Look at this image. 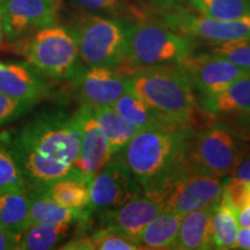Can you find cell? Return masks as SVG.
Here are the masks:
<instances>
[{
  "label": "cell",
  "instance_id": "8fae6325",
  "mask_svg": "<svg viewBox=\"0 0 250 250\" xmlns=\"http://www.w3.org/2000/svg\"><path fill=\"white\" fill-rule=\"evenodd\" d=\"M59 0H0L5 36L20 40L31 30L56 24Z\"/></svg>",
  "mask_w": 250,
  "mask_h": 250
},
{
  "label": "cell",
  "instance_id": "5bb4252c",
  "mask_svg": "<svg viewBox=\"0 0 250 250\" xmlns=\"http://www.w3.org/2000/svg\"><path fill=\"white\" fill-rule=\"evenodd\" d=\"M74 81L83 104L92 108L111 107L130 89L127 77L112 67L89 66L88 70H81Z\"/></svg>",
  "mask_w": 250,
  "mask_h": 250
},
{
  "label": "cell",
  "instance_id": "f1b7e54d",
  "mask_svg": "<svg viewBox=\"0 0 250 250\" xmlns=\"http://www.w3.org/2000/svg\"><path fill=\"white\" fill-rule=\"evenodd\" d=\"M9 189H27V183L14 156L0 143V191Z\"/></svg>",
  "mask_w": 250,
  "mask_h": 250
},
{
  "label": "cell",
  "instance_id": "30bf717a",
  "mask_svg": "<svg viewBox=\"0 0 250 250\" xmlns=\"http://www.w3.org/2000/svg\"><path fill=\"white\" fill-rule=\"evenodd\" d=\"M165 23L182 35L198 37L215 44L250 39V15L232 20H219L203 14L175 11L166 15Z\"/></svg>",
  "mask_w": 250,
  "mask_h": 250
},
{
  "label": "cell",
  "instance_id": "cb8c5ba5",
  "mask_svg": "<svg viewBox=\"0 0 250 250\" xmlns=\"http://www.w3.org/2000/svg\"><path fill=\"white\" fill-rule=\"evenodd\" d=\"M46 191L59 205L70 210H85L89 204V183L73 173L55 181Z\"/></svg>",
  "mask_w": 250,
  "mask_h": 250
},
{
  "label": "cell",
  "instance_id": "3957f363",
  "mask_svg": "<svg viewBox=\"0 0 250 250\" xmlns=\"http://www.w3.org/2000/svg\"><path fill=\"white\" fill-rule=\"evenodd\" d=\"M127 80L130 89L152 108L182 127L193 126L198 104L191 83L179 65L143 67Z\"/></svg>",
  "mask_w": 250,
  "mask_h": 250
},
{
  "label": "cell",
  "instance_id": "74e56055",
  "mask_svg": "<svg viewBox=\"0 0 250 250\" xmlns=\"http://www.w3.org/2000/svg\"><path fill=\"white\" fill-rule=\"evenodd\" d=\"M239 226H250V205L237 212Z\"/></svg>",
  "mask_w": 250,
  "mask_h": 250
},
{
  "label": "cell",
  "instance_id": "7402d4cb",
  "mask_svg": "<svg viewBox=\"0 0 250 250\" xmlns=\"http://www.w3.org/2000/svg\"><path fill=\"white\" fill-rule=\"evenodd\" d=\"M0 224L18 235L30 226L27 189L0 191Z\"/></svg>",
  "mask_w": 250,
  "mask_h": 250
},
{
  "label": "cell",
  "instance_id": "6da1fadb",
  "mask_svg": "<svg viewBox=\"0 0 250 250\" xmlns=\"http://www.w3.org/2000/svg\"><path fill=\"white\" fill-rule=\"evenodd\" d=\"M81 126L73 115L51 111L37 115L8 136L7 148L29 188H44L70 173L80 148Z\"/></svg>",
  "mask_w": 250,
  "mask_h": 250
},
{
  "label": "cell",
  "instance_id": "ba28073f",
  "mask_svg": "<svg viewBox=\"0 0 250 250\" xmlns=\"http://www.w3.org/2000/svg\"><path fill=\"white\" fill-rule=\"evenodd\" d=\"M225 182L220 177L196 170L188 166L149 196L159 199L166 208L181 215L208 208L220 202Z\"/></svg>",
  "mask_w": 250,
  "mask_h": 250
},
{
  "label": "cell",
  "instance_id": "e575fe53",
  "mask_svg": "<svg viewBox=\"0 0 250 250\" xmlns=\"http://www.w3.org/2000/svg\"><path fill=\"white\" fill-rule=\"evenodd\" d=\"M20 249V235L12 233L0 224V250Z\"/></svg>",
  "mask_w": 250,
  "mask_h": 250
},
{
  "label": "cell",
  "instance_id": "44dd1931",
  "mask_svg": "<svg viewBox=\"0 0 250 250\" xmlns=\"http://www.w3.org/2000/svg\"><path fill=\"white\" fill-rule=\"evenodd\" d=\"M181 220L182 215L180 213L165 208L140 234L139 245L143 249H174Z\"/></svg>",
  "mask_w": 250,
  "mask_h": 250
},
{
  "label": "cell",
  "instance_id": "603a6c76",
  "mask_svg": "<svg viewBox=\"0 0 250 250\" xmlns=\"http://www.w3.org/2000/svg\"><path fill=\"white\" fill-rule=\"evenodd\" d=\"M93 110L94 116L110 145L112 156L140 131L136 125L124 120L112 107H96Z\"/></svg>",
  "mask_w": 250,
  "mask_h": 250
},
{
  "label": "cell",
  "instance_id": "484cf974",
  "mask_svg": "<svg viewBox=\"0 0 250 250\" xmlns=\"http://www.w3.org/2000/svg\"><path fill=\"white\" fill-rule=\"evenodd\" d=\"M72 224L30 225L20 235V249L48 250L55 248L68 236Z\"/></svg>",
  "mask_w": 250,
  "mask_h": 250
},
{
  "label": "cell",
  "instance_id": "1f68e13d",
  "mask_svg": "<svg viewBox=\"0 0 250 250\" xmlns=\"http://www.w3.org/2000/svg\"><path fill=\"white\" fill-rule=\"evenodd\" d=\"M33 105V103L11 98L0 92V126L17 120Z\"/></svg>",
  "mask_w": 250,
  "mask_h": 250
},
{
  "label": "cell",
  "instance_id": "83f0119b",
  "mask_svg": "<svg viewBox=\"0 0 250 250\" xmlns=\"http://www.w3.org/2000/svg\"><path fill=\"white\" fill-rule=\"evenodd\" d=\"M199 14L219 20L250 15V0H190Z\"/></svg>",
  "mask_w": 250,
  "mask_h": 250
},
{
  "label": "cell",
  "instance_id": "d4e9b609",
  "mask_svg": "<svg viewBox=\"0 0 250 250\" xmlns=\"http://www.w3.org/2000/svg\"><path fill=\"white\" fill-rule=\"evenodd\" d=\"M212 237L215 249H235L236 234L239 229L237 212L221 197L213 206L211 217Z\"/></svg>",
  "mask_w": 250,
  "mask_h": 250
},
{
  "label": "cell",
  "instance_id": "f546056e",
  "mask_svg": "<svg viewBox=\"0 0 250 250\" xmlns=\"http://www.w3.org/2000/svg\"><path fill=\"white\" fill-rule=\"evenodd\" d=\"M212 54L220 56L250 72V39L219 43L212 49Z\"/></svg>",
  "mask_w": 250,
  "mask_h": 250
},
{
  "label": "cell",
  "instance_id": "4dcf8cb0",
  "mask_svg": "<svg viewBox=\"0 0 250 250\" xmlns=\"http://www.w3.org/2000/svg\"><path fill=\"white\" fill-rule=\"evenodd\" d=\"M223 198L236 212L250 205V182L229 177L224 184Z\"/></svg>",
  "mask_w": 250,
  "mask_h": 250
},
{
  "label": "cell",
  "instance_id": "ac0fdd59",
  "mask_svg": "<svg viewBox=\"0 0 250 250\" xmlns=\"http://www.w3.org/2000/svg\"><path fill=\"white\" fill-rule=\"evenodd\" d=\"M111 107L140 130L183 129L176 122L144 102L131 89L125 92Z\"/></svg>",
  "mask_w": 250,
  "mask_h": 250
},
{
  "label": "cell",
  "instance_id": "836d02e7",
  "mask_svg": "<svg viewBox=\"0 0 250 250\" xmlns=\"http://www.w3.org/2000/svg\"><path fill=\"white\" fill-rule=\"evenodd\" d=\"M228 125L235 131L242 142L250 143V112L230 116Z\"/></svg>",
  "mask_w": 250,
  "mask_h": 250
},
{
  "label": "cell",
  "instance_id": "d6a6232c",
  "mask_svg": "<svg viewBox=\"0 0 250 250\" xmlns=\"http://www.w3.org/2000/svg\"><path fill=\"white\" fill-rule=\"evenodd\" d=\"M68 1L92 12H115L126 5V0H68Z\"/></svg>",
  "mask_w": 250,
  "mask_h": 250
},
{
  "label": "cell",
  "instance_id": "9a60e30c",
  "mask_svg": "<svg viewBox=\"0 0 250 250\" xmlns=\"http://www.w3.org/2000/svg\"><path fill=\"white\" fill-rule=\"evenodd\" d=\"M165 208V205L159 199L143 193L117 210L103 213L104 227L102 228L114 230L138 242L145 227Z\"/></svg>",
  "mask_w": 250,
  "mask_h": 250
},
{
  "label": "cell",
  "instance_id": "d590c367",
  "mask_svg": "<svg viewBox=\"0 0 250 250\" xmlns=\"http://www.w3.org/2000/svg\"><path fill=\"white\" fill-rule=\"evenodd\" d=\"M230 177L250 182V156H245L242 159V161L235 168Z\"/></svg>",
  "mask_w": 250,
  "mask_h": 250
},
{
  "label": "cell",
  "instance_id": "7a4b0ae2",
  "mask_svg": "<svg viewBox=\"0 0 250 250\" xmlns=\"http://www.w3.org/2000/svg\"><path fill=\"white\" fill-rule=\"evenodd\" d=\"M196 131L183 129L140 130L111 160L129 169L143 188L152 192L188 166V149Z\"/></svg>",
  "mask_w": 250,
  "mask_h": 250
},
{
  "label": "cell",
  "instance_id": "8992f818",
  "mask_svg": "<svg viewBox=\"0 0 250 250\" xmlns=\"http://www.w3.org/2000/svg\"><path fill=\"white\" fill-rule=\"evenodd\" d=\"M28 62L58 81L74 80L80 73L76 39L67 28L52 24L34 34L27 46Z\"/></svg>",
  "mask_w": 250,
  "mask_h": 250
},
{
  "label": "cell",
  "instance_id": "4316f807",
  "mask_svg": "<svg viewBox=\"0 0 250 250\" xmlns=\"http://www.w3.org/2000/svg\"><path fill=\"white\" fill-rule=\"evenodd\" d=\"M62 249L83 250H139L143 247L130 237L122 235L114 230L102 228L92 236L81 237L68 242Z\"/></svg>",
  "mask_w": 250,
  "mask_h": 250
},
{
  "label": "cell",
  "instance_id": "ab89813d",
  "mask_svg": "<svg viewBox=\"0 0 250 250\" xmlns=\"http://www.w3.org/2000/svg\"><path fill=\"white\" fill-rule=\"evenodd\" d=\"M5 37V31H4V27H2V20H1V15H0V44L2 43Z\"/></svg>",
  "mask_w": 250,
  "mask_h": 250
},
{
  "label": "cell",
  "instance_id": "8d00e7d4",
  "mask_svg": "<svg viewBox=\"0 0 250 250\" xmlns=\"http://www.w3.org/2000/svg\"><path fill=\"white\" fill-rule=\"evenodd\" d=\"M235 249L250 250V226H239Z\"/></svg>",
  "mask_w": 250,
  "mask_h": 250
},
{
  "label": "cell",
  "instance_id": "d6986e66",
  "mask_svg": "<svg viewBox=\"0 0 250 250\" xmlns=\"http://www.w3.org/2000/svg\"><path fill=\"white\" fill-rule=\"evenodd\" d=\"M214 205L191 211L183 215L174 249H214L211 228V217Z\"/></svg>",
  "mask_w": 250,
  "mask_h": 250
},
{
  "label": "cell",
  "instance_id": "60d3db41",
  "mask_svg": "<svg viewBox=\"0 0 250 250\" xmlns=\"http://www.w3.org/2000/svg\"><path fill=\"white\" fill-rule=\"evenodd\" d=\"M2 67H4V64H0V70H1Z\"/></svg>",
  "mask_w": 250,
  "mask_h": 250
},
{
  "label": "cell",
  "instance_id": "277c9868",
  "mask_svg": "<svg viewBox=\"0 0 250 250\" xmlns=\"http://www.w3.org/2000/svg\"><path fill=\"white\" fill-rule=\"evenodd\" d=\"M191 37L168 24L142 21L126 28V61L140 67L179 64L192 55Z\"/></svg>",
  "mask_w": 250,
  "mask_h": 250
},
{
  "label": "cell",
  "instance_id": "f35d334b",
  "mask_svg": "<svg viewBox=\"0 0 250 250\" xmlns=\"http://www.w3.org/2000/svg\"><path fill=\"white\" fill-rule=\"evenodd\" d=\"M179 0H151L153 6L161 11H170Z\"/></svg>",
  "mask_w": 250,
  "mask_h": 250
},
{
  "label": "cell",
  "instance_id": "52a82bcc",
  "mask_svg": "<svg viewBox=\"0 0 250 250\" xmlns=\"http://www.w3.org/2000/svg\"><path fill=\"white\" fill-rule=\"evenodd\" d=\"M242 140L227 124H215L195 132L188 149V165L203 173L224 177L232 175L245 158Z\"/></svg>",
  "mask_w": 250,
  "mask_h": 250
},
{
  "label": "cell",
  "instance_id": "2e32d148",
  "mask_svg": "<svg viewBox=\"0 0 250 250\" xmlns=\"http://www.w3.org/2000/svg\"><path fill=\"white\" fill-rule=\"evenodd\" d=\"M48 90L41 72L30 62L4 65L0 70V92L11 98L35 104Z\"/></svg>",
  "mask_w": 250,
  "mask_h": 250
},
{
  "label": "cell",
  "instance_id": "7c38bea8",
  "mask_svg": "<svg viewBox=\"0 0 250 250\" xmlns=\"http://www.w3.org/2000/svg\"><path fill=\"white\" fill-rule=\"evenodd\" d=\"M78 115L81 126L80 148L70 173H73L89 183L90 180L110 162L112 152L104 133L94 116L93 108L83 104L78 110Z\"/></svg>",
  "mask_w": 250,
  "mask_h": 250
},
{
  "label": "cell",
  "instance_id": "e0dca14e",
  "mask_svg": "<svg viewBox=\"0 0 250 250\" xmlns=\"http://www.w3.org/2000/svg\"><path fill=\"white\" fill-rule=\"evenodd\" d=\"M199 105L206 114L235 116L250 112V76L233 81L217 93L201 96Z\"/></svg>",
  "mask_w": 250,
  "mask_h": 250
},
{
  "label": "cell",
  "instance_id": "5b68a950",
  "mask_svg": "<svg viewBox=\"0 0 250 250\" xmlns=\"http://www.w3.org/2000/svg\"><path fill=\"white\" fill-rule=\"evenodd\" d=\"M70 30L88 66L115 68L126 62V28L114 19L86 14Z\"/></svg>",
  "mask_w": 250,
  "mask_h": 250
},
{
  "label": "cell",
  "instance_id": "9c48e42d",
  "mask_svg": "<svg viewBox=\"0 0 250 250\" xmlns=\"http://www.w3.org/2000/svg\"><path fill=\"white\" fill-rule=\"evenodd\" d=\"M143 193V188L132 173L120 162L110 160L90 180L87 210L107 213Z\"/></svg>",
  "mask_w": 250,
  "mask_h": 250
},
{
  "label": "cell",
  "instance_id": "ffe728a7",
  "mask_svg": "<svg viewBox=\"0 0 250 250\" xmlns=\"http://www.w3.org/2000/svg\"><path fill=\"white\" fill-rule=\"evenodd\" d=\"M29 219L30 225L36 224H73L88 218L89 212L85 210H70L59 205L50 197L44 188H30Z\"/></svg>",
  "mask_w": 250,
  "mask_h": 250
},
{
  "label": "cell",
  "instance_id": "4fadbf2b",
  "mask_svg": "<svg viewBox=\"0 0 250 250\" xmlns=\"http://www.w3.org/2000/svg\"><path fill=\"white\" fill-rule=\"evenodd\" d=\"M193 88L202 95L223 90L233 81L250 76V72L214 54H202L183 59L179 62Z\"/></svg>",
  "mask_w": 250,
  "mask_h": 250
}]
</instances>
